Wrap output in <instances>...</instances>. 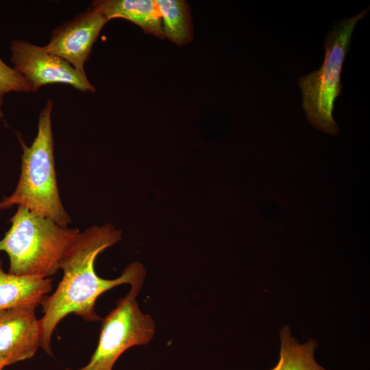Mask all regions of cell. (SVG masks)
<instances>
[{
  "label": "cell",
  "instance_id": "9c48e42d",
  "mask_svg": "<svg viewBox=\"0 0 370 370\" xmlns=\"http://www.w3.org/2000/svg\"><path fill=\"white\" fill-rule=\"evenodd\" d=\"M91 8L108 21L124 18L140 27L146 33L164 38L161 16L156 1L153 0H98Z\"/></svg>",
  "mask_w": 370,
  "mask_h": 370
},
{
  "label": "cell",
  "instance_id": "5bb4252c",
  "mask_svg": "<svg viewBox=\"0 0 370 370\" xmlns=\"http://www.w3.org/2000/svg\"><path fill=\"white\" fill-rule=\"evenodd\" d=\"M3 209L1 201H0V211Z\"/></svg>",
  "mask_w": 370,
  "mask_h": 370
},
{
  "label": "cell",
  "instance_id": "4fadbf2b",
  "mask_svg": "<svg viewBox=\"0 0 370 370\" xmlns=\"http://www.w3.org/2000/svg\"><path fill=\"white\" fill-rule=\"evenodd\" d=\"M30 91L32 88L27 79L0 58V117L3 116V98L7 93Z\"/></svg>",
  "mask_w": 370,
  "mask_h": 370
},
{
  "label": "cell",
  "instance_id": "277c9868",
  "mask_svg": "<svg viewBox=\"0 0 370 370\" xmlns=\"http://www.w3.org/2000/svg\"><path fill=\"white\" fill-rule=\"evenodd\" d=\"M368 11L369 8L365 9L334 25L325 38V53L321 68L301 76L297 81L308 122L317 130L331 135H337L340 131L332 112L336 99L342 91L343 64L355 26Z\"/></svg>",
  "mask_w": 370,
  "mask_h": 370
},
{
  "label": "cell",
  "instance_id": "ba28073f",
  "mask_svg": "<svg viewBox=\"0 0 370 370\" xmlns=\"http://www.w3.org/2000/svg\"><path fill=\"white\" fill-rule=\"evenodd\" d=\"M37 307L28 304L0 311V364L3 367L32 358L40 347Z\"/></svg>",
  "mask_w": 370,
  "mask_h": 370
},
{
  "label": "cell",
  "instance_id": "8992f818",
  "mask_svg": "<svg viewBox=\"0 0 370 370\" xmlns=\"http://www.w3.org/2000/svg\"><path fill=\"white\" fill-rule=\"evenodd\" d=\"M11 62L14 69L30 84L32 91L50 84H65L84 91L95 92L86 73L77 71L60 58L24 40L11 42Z\"/></svg>",
  "mask_w": 370,
  "mask_h": 370
},
{
  "label": "cell",
  "instance_id": "52a82bcc",
  "mask_svg": "<svg viewBox=\"0 0 370 370\" xmlns=\"http://www.w3.org/2000/svg\"><path fill=\"white\" fill-rule=\"evenodd\" d=\"M108 21L97 10L88 8L57 27L44 48L77 71L85 73L84 64L90 57L92 45Z\"/></svg>",
  "mask_w": 370,
  "mask_h": 370
},
{
  "label": "cell",
  "instance_id": "3957f363",
  "mask_svg": "<svg viewBox=\"0 0 370 370\" xmlns=\"http://www.w3.org/2000/svg\"><path fill=\"white\" fill-rule=\"evenodd\" d=\"M53 106V101L49 99L41 110L37 135L30 146L19 138L23 149L21 175L13 193L1 203L3 209L22 206L68 227L71 219L62 204L55 170L51 119Z\"/></svg>",
  "mask_w": 370,
  "mask_h": 370
},
{
  "label": "cell",
  "instance_id": "7c38bea8",
  "mask_svg": "<svg viewBox=\"0 0 370 370\" xmlns=\"http://www.w3.org/2000/svg\"><path fill=\"white\" fill-rule=\"evenodd\" d=\"M165 37L182 46L191 41L192 23L187 3L182 0H156Z\"/></svg>",
  "mask_w": 370,
  "mask_h": 370
},
{
  "label": "cell",
  "instance_id": "30bf717a",
  "mask_svg": "<svg viewBox=\"0 0 370 370\" xmlns=\"http://www.w3.org/2000/svg\"><path fill=\"white\" fill-rule=\"evenodd\" d=\"M0 260V311L28 304L39 306L53 289L49 278L6 273Z\"/></svg>",
  "mask_w": 370,
  "mask_h": 370
},
{
  "label": "cell",
  "instance_id": "7a4b0ae2",
  "mask_svg": "<svg viewBox=\"0 0 370 370\" xmlns=\"http://www.w3.org/2000/svg\"><path fill=\"white\" fill-rule=\"evenodd\" d=\"M11 227L0 240V251L10 259L9 273L49 278L60 269L61 260L80 231L63 227L27 208L18 206Z\"/></svg>",
  "mask_w": 370,
  "mask_h": 370
},
{
  "label": "cell",
  "instance_id": "8fae6325",
  "mask_svg": "<svg viewBox=\"0 0 370 370\" xmlns=\"http://www.w3.org/2000/svg\"><path fill=\"white\" fill-rule=\"evenodd\" d=\"M291 328L286 325L280 330V352L278 364L270 370H328L314 359L318 342L310 338L304 344L291 336Z\"/></svg>",
  "mask_w": 370,
  "mask_h": 370
},
{
  "label": "cell",
  "instance_id": "9a60e30c",
  "mask_svg": "<svg viewBox=\"0 0 370 370\" xmlns=\"http://www.w3.org/2000/svg\"><path fill=\"white\" fill-rule=\"evenodd\" d=\"M3 369V367L0 364V370H2Z\"/></svg>",
  "mask_w": 370,
  "mask_h": 370
},
{
  "label": "cell",
  "instance_id": "5b68a950",
  "mask_svg": "<svg viewBox=\"0 0 370 370\" xmlns=\"http://www.w3.org/2000/svg\"><path fill=\"white\" fill-rule=\"evenodd\" d=\"M143 285V282L131 285L128 293L101 319L98 344L88 364L79 369L65 370H112L127 349L151 342L156 331L155 321L140 310L136 300Z\"/></svg>",
  "mask_w": 370,
  "mask_h": 370
},
{
  "label": "cell",
  "instance_id": "6da1fadb",
  "mask_svg": "<svg viewBox=\"0 0 370 370\" xmlns=\"http://www.w3.org/2000/svg\"><path fill=\"white\" fill-rule=\"evenodd\" d=\"M122 238L120 230L110 223L93 225L80 232L65 252L60 263L63 275L56 290L40 302L43 317L40 347L53 356L51 337L56 326L66 315L73 313L88 322L101 321L95 310L97 298L111 288L143 282L146 270L139 262L128 264L122 274L112 280L97 275L94 264L98 255Z\"/></svg>",
  "mask_w": 370,
  "mask_h": 370
}]
</instances>
